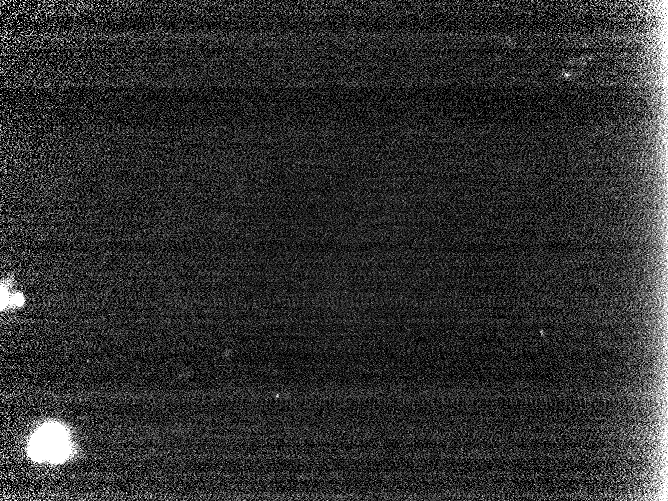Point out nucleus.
Returning a JSON list of instances; mask_svg holds the SVG:
<instances>
[{
    "mask_svg": "<svg viewBox=\"0 0 668 501\" xmlns=\"http://www.w3.org/2000/svg\"><path fill=\"white\" fill-rule=\"evenodd\" d=\"M71 445L66 430L56 423L45 424L33 435L29 453L33 458L52 463L61 462L70 455Z\"/></svg>",
    "mask_w": 668,
    "mask_h": 501,
    "instance_id": "nucleus-1",
    "label": "nucleus"
}]
</instances>
